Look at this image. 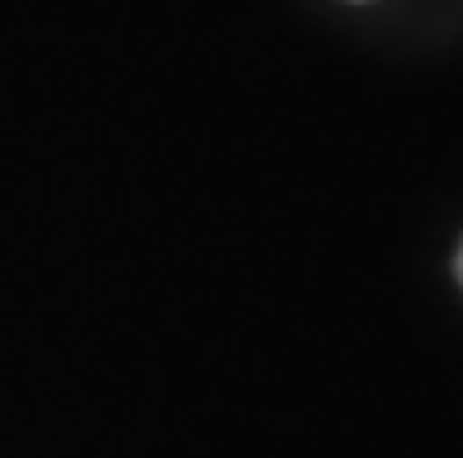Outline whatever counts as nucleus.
Instances as JSON below:
<instances>
[{"label": "nucleus", "mask_w": 463, "mask_h": 458, "mask_svg": "<svg viewBox=\"0 0 463 458\" xmlns=\"http://www.w3.org/2000/svg\"><path fill=\"white\" fill-rule=\"evenodd\" d=\"M458 281H463V248H458Z\"/></svg>", "instance_id": "obj_1"}]
</instances>
